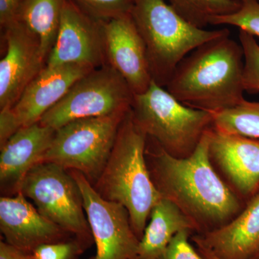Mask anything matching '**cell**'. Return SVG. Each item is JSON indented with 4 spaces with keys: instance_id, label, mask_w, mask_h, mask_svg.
Listing matches in <instances>:
<instances>
[{
    "instance_id": "6da1fadb",
    "label": "cell",
    "mask_w": 259,
    "mask_h": 259,
    "mask_svg": "<svg viewBox=\"0 0 259 259\" xmlns=\"http://www.w3.org/2000/svg\"><path fill=\"white\" fill-rule=\"evenodd\" d=\"M209 130L188 157H175L156 142L154 149L146 151L150 175L161 197L176 204L200 234L225 226L246 204L213 166Z\"/></svg>"
},
{
    "instance_id": "7a4b0ae2",
    "label": "cell",
    "mask_w": 259,
    "mask_h": 259,
    "mask_svg": "<svg viewBox=\"0 0 259 259\" xmlns=\"http://www.w3.org/2000/svg\"><path fill=\"white\" fill-rule=\"evenodd\" d=\"M244 57L230 35L202 44L177 66L166 90L186 106L209 112L244 101Z\"/></svg>"
},
{
    "instance_id": "3957f363",
    "label": "cell",
    "mask_w": 259,
    "mask_h": 259,
    "mask_svg": "<svg viewBox=\"0 0 259 259\" xmlns=\"http://www.w3.org/2000/svg\"><path fill=\"white\" fill-rule=\"evenodd\" d=\"M148 138L135 121L131 109L121 122L105 168L93 185L102 198L127 209L139 240L153 207L162 197L148 168Z\"/></svg>"
},
{
    "instance_id": "277c9868",
    "label": "cell",
    "mask_w": 259,
    "mask_h": 259,
    "mask_svg": "<svg viewBox=\"0 0 259 259\" xmlns=\"http://www.w3.org/2000/svg\"><path fill=\"white\" fill-rule=\"evenodd\" d=\"M146 45L153 81L166 88L181 61L202 44L230 35L190 23L166 0H136L131 12Z\"/></svg>"
},
{
    "instance_id": "5b68a950",
    "label": "cell",
    "mask_w": 259,
    "mask_h": 259,
    "mask_svg": "<svg viewBox=\"0 0 259 259\" xmlns=\"http://www.w3.org/2000/svg\"><path fill=\"white\" fill-rule=\"evenodd\" d=\"M131 110L148 137L177 158L192 154L212 127V112L186 106L154 81L145 93L134 95Z\"/></svg>"
},
{
    "instance_id": "8992f818",
    "label": "cell",
    "mask_w": 259,
    "mask_h": 259,
    "mask_svg": "<svg viewBox=\"0 0 259 259\" xmlns=\"http://www.w3.org/2000/svg\"><path fill=\"white\" fill-rule=\"evenodd\" d=\"M126 113L72 121L56 130L42 162L82 174L94 185L100 178Z\"/></svg>"
},
{
    "instance_id": "52a82bcc",
    "label": "cell",
    "mask_w": 259,
    "mask_h": 259,
    "mask_svg": "<svg viewBox=\"0 0 259 259\" xmlns=\"http://www.w3.org/2000/svg\"><path fill=\"white\" fill-rule=\"evenodd\" d=\"M20 192L42 215L89 246L93 243L82 194L69 170L51 162H40L24 178Z\"/></svg>"
},
{
    "instance_id": "ba28073f",
    "label": "cell",
    "mask_w": 259,
    "mask_h": 259,
    "mask_svg": "<svg viewBox=\"0 0 259 259\" xmlns=\"http://www.w3.org/2000/svg\"><path fill=\"white\" fill-rule=\"evenodd\" d=\"M134 97L124 78L105 64L78 80L39 122L56 131L80 119L126 113Z\"/></svg>"
},
{
    "instance_id": "9c48e42d",
    "label": "cell",
    "mask_w": 259,
    "mask_h": 259,
    "mask_svg": "<svg viewBox=\"0 0 259 259\" xmlns=\"http://www.w3.org/2000/svg\"><path fill=\"white\" fill-rule=\"evenodd\" d=\"M79 186L95 254L89 259H136L140 240L122 204L102 198L82 174L69 170Z\"/></svg>"
},
{
    "instance_id": "30bf717a",
    "label": "cell",
    "mask_w": 259,
    "mask_h": 259,
    "mask_svg": "<svg viewBox=\"0 0 259 259\" xmlns=\"http://www.w3.org/2000/svg\"><path fill=\"white\" fill-rule=\"evenodd\" d=\"M65 64L88 65L94 69L106 64L102 22L71 0H64L59 32L46 66Z\"/></svg>"
},
{
    "instance_id": "8fae6325",
    "label": "cell",
    "mask_w": 259,
    "mask_h": 259,
    "mask_svg": "<svg viewBox=\"0 0 259 259\" xmlns=\"http://www.w3.org/2000/svg\"><path fill=\"white\" fill-rule=\"evenodd\" d=\"M7 51L0 61V110L10 109L47 64L40 40L23 23L3 29Z\"/></svg>"
},
{
    "instance_id": "7c38bea8",
    "label": "cell",
    "mask_w": 259,
    "mask_h": 259,
    "mask_svg": "<svg viewBox=\"0 0 259 259\" xmlns=\"http://www.w3.org/2000/svg\"><path fill=\"white\" fill-rule=\"evenodd\" d=\"M102 23L106 64L124 78L134 95L145 93L152 76L146 45L131 15Z\"/></svg>"
},
{
    "instance_id": "4fadbf2b",
    "label": "cell",
    "mask_w": 259,
    "mask_h": 259,
    "mask_svg": "<svg viewBox=\"0 0 259 259\" xmlns=\"http://www.w3.org/2000/svg\"><path fill=\"white\" fill-rule=\"evenodd\" d=\"M209 153L230 187L246 203L259 191V139L209 130Z\"/></svg>"
},
{
    "instance_id": "5bb4252c",
    "label": "cell",
    "mask_w": 259,
    "mask_h": 259,
    "mask_svg": "<svg viewBox=\"0 0 259 259\" xmlns=\"http://www.w3.org/2000/svg\"><path fill=\"white\" fill-rule=\"evenodd\" d=\"M0 230L7 243L28 255L40 245L67 241L71 236L42 215L20 192L0 198Z\"/></svg>"
},
{
    "instance_id": "9a60e30c",
    "label": "cell",
    "mask_w": 259,
    "mask_h": 259,
    "mask_svg": "<svg viewBox=\"0 0 259 259\" xmlns=\"http://www.w3.org/2000/svg\"><path fill=\"white\" fill-rule=\"evenodd\" d=\"M94 69L83 64L45 66L10 108L20 128L38 122L78 80Z\"/></svg>"
},
{
    "instance_id": "2e32d148",
    "label": "cell",
    "mask_w": 259,
    "mask_h": 259,
    "mask_svg": "<svg viewBox=\"0 0 259 259\" xmlns=\"http://www.w3.org/2000/svg\"><path fill=\"white\" fill-rule=\"evenodd\" d=\"M56 130L40 122L21 127L1 148L0 186L4 196L15 195L32 167L42 161Z\"/></svg>"
},
{
    "instance_id": "e0dca14e",
    "label": "cell",
    "mask_w": 259,
    "mask_h": 259,
    "mask_svg": "<svg viewBox=\"0 0 259 259\" xmlns=\"http://www.w3.org/2000/svg\"><path fill=\"white\" fill-rule=\"evenodd\" d=\"M192 239L221 259H251L259 250V191L226 225Z\"/></svg>"
},
{
    "instance_id": "ac0fdd59",
    "label": "cell",
    "mask_w": 259,
    "mask_h": 259,
    "mask_svg": "<svg viewBox=\"0 0 259 259\" xmlns=\"http://www.w3.org/2000/svg\"><path fill=\"white\" fill-rule=\"evenodd\" d=\"M183 230L197 232L194 223L176 204L161 197L151 210L136 259H159L172 238Z\"/></svg>"
},
{
    "instance_id": "d6986e66",
    "label": "cell",
    "mask_w": 259,
    "mask_h": 259,
    "mask_svg": "<svg viewBox=\"0 0 259 259\" xmlns=\"http://www.w3.org/2000/svg\"><path fill=\"white\" fill-rule=\"evenodd\" d=\"M64 0H23L16 21L23 23L40 40L46 59L59 32Z\"/></svg>"
},
{
    "instance_id": "ffe728a7",
    "label": "cell",
    "mask_w": 259,
    "mask_h": 259,
    "mask_svg": "<svg viewBox=\"0 0 259 259\" xmlns=\"http://www.w3.org/2000/svg\"><path fill=\"white\" fill-rule=\"evenodd\" d=\"M212 127L226 134L259 139V102L239 105L212 113Z\"/></svg>"
},
{
    "instance_id": "44dd1931",
    "label": "cell",
    "mask_w": 259,
    "mask_h": 259,
    "mask_svg": "<svg viewBox=\"0 0 259 259\" xmlns=\"http://www.w3.org/2000/svg\"><path fill=\"white\" fill-rule=\"evenodd\" d=\"M177 13L195 26L205 28L214 17L231 14L241 6L235 0H166Z\"/></svg>"
},
{
    "instance_id": "7402d4cb",
    "label": "cell",
    "mask_w": 259,
    "mask_h": 259,
    "mask_svg": "<svg viewBox=\"0 0 259 259\" xmlns=\"http://www.w3.org/2000/svg\"><path fill=\"white\" fill-rule=\"evenodd\" d=\"M241 6L231 14L214 17L209 25H231L248 32L259 38V2L246 0L241 3Z\"/></svg>"
},
{
    "instance_id": "603a6c76",
    "label": "cell",
    "mask_w": 259,
    "mask_h": 259,
    "mask_svg": "<svg viewBox=\"0 0 259 259\" xmlns=\"http://www.w3.org/2000/svg\"><path fill=\"white\" fill-rule=\"evenodd\" d=\"M239 42L243 51V83L245 91L259 93V45L255 37L239 30Z\"/></svg>"
},
{
    "instance_id": "cb8c5ba5",
    "label": "cell",
    "mask_w": 259,
    "mask_h": 259,
    "mask_svg": "<svg viewBox=\"0 0 259 259\" xmlns=\"http://www.w3.org/2000/svg\"><path fill=\"white\" fill-rule=\"evenodd\" d=\"M85 13L105 22L131 14L136 0H71Z\"/></svg>"
},
{
    "instance_id": "d4e9b609",
    "label": "cell",
    "mask_w": 259,
    "mask_h": 259,
    "mask_svg": "<svg viewBox=\"0 0 259 259\" xmlns=\"http://www.w3.org/2000/svg\"><path fill=\"white\" fill-rule=\"evenodd\" d=\"M89 247L75 238L40 245L30 255L31 259H76Z\"/></svg>"
},
{
    "instance_id": "484cf974",
    "label": "cell",
    "mask_w": 259,
    "mask_h": 259,
    "mask_svg": "<svg viewBox=\"0 0 259 259\" xmlns=\"http://www.w3.org/2000/svg\"><path fill=\"white\" fill-rule=\"evenodd\" d=\"M192 233L190 230H183L177 233L159 259H202L189 241Z\"/></svg>"
},
{
    "instance_id": "4316f807",
    "label": "cell",
    "mask_w": 259,
    "mask_h": 259,
    "mask_svg": "<svg viewBox=\"0 0 259 259\" xmlns=\"http://www.w3.org/2000/svg\"><path fill=\"white\" fill-rule=\"evenodd\" d=\"M20 129V125L10 109L0 110V147Z\"/></svg>"
},
{
    "instance_id": "83f0119b",
    "label": "cell",
    "mask_w": 259,
    "mask_h": 259,
    "mask_svg": "<svg viewBox=\"0 0 259 259\" xmlns=\"http://www.w3.org/2000/svg\"><path fill=\"white\" fill-rule=\"evenodd\" d=\"M23 0H0V25L4 29L16 21Z\"/></svg>"
},
{
    "instance_id": "f1b7e54d",
    "label": "cell",
    "mask_w": 259,
    "mask_h": 259,
    "mask_svg": "<svg viewBox=\"0 0 259 259\" xmlns=\"http://www.w3.org/2000/svg\"><path fill=\"white\" fill-rule=\"evenodd\" d=\"M0 259H31L30 255L25 254L16 249L14 247L7 243L0 242Z\"/></svg>"
},
{
    "instance_id": "f546056e",
    "label": "cell",
    "mask_w": 259,
    "mask_h": 259,
    "mask_svg": "<svg viewBox=\"0 0 259 259\" xmlns=\"http://www.w3.org/2000/svg\"><path fill=\"white\" fill-rule=\"evenodd\" d=\"M194 243L196 245V249L199 253V255L202 256V259H221L216 256L214 253H212L211 250H209L208 248L204 247L203 245L201 244L199 242L195 241V240L192 239Z\"/></svg>"
},
{
    "instance_id": "4dcf8cb0",
    "label": "cell",
    "mask_w": 259,
    "mask_h": 259,
    "mask_svg": "<svg viewBox=\"0 0 259 259\" xmlns=\"http://www.w3.org/2000/svg\"><path fill=\"white\" fill-rule=\"evenodd\" d=\"M251 259H259V250L258 253H256Z\"/></svg>"
},
{
    "instance_id": "1f68e13d",
    "label": "cell",
    "mask_w": 259,
    "mask_h": 259,
    "mask_svg": "<svg viewBox=\"0 0 259 259\" xmlns=\"http://www.w3.org/2000/svg\"><path fill=\"white\" fill-rule=\"evenodd\" d=\"M235 1L239 2V3H242V2L246 1V0H235ZM254 1L259 2V0H254Z\"/></svg>"
}]
</instances>
